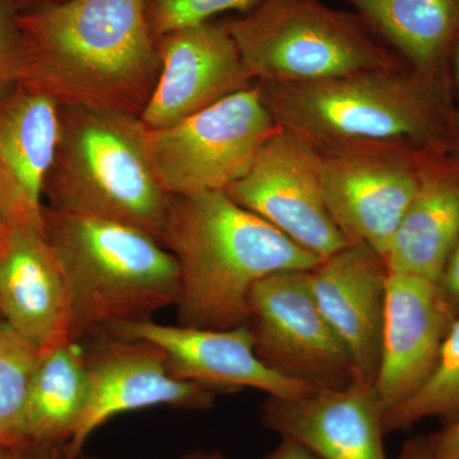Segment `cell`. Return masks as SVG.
Listing matches in <instances>:
<instances>
[{"label": "cell", "mask_w": 459, "mask_h": 459, "mask_svg": "<svg viewBox=\"0 0 459 459\" xmlns=\"http://www.w3.org/2000/svg\"><path fill=\"white\" fill-rule=\"evenodd\" d=\"M20 86L59 107L141 117L157 80V40L144 0H63L18 12Z\"/></svg>", "instance_id": "cell-1"}, {"label": "cell", "mask_w": 459, "mask_h": 459, "mask_svg": "<svg viewBox=\"0 0 459 459\" xmlns=\"http://www.w3.org/2000/svg\"><path fill=\"white\" fill-rule=\"evenodd\" d=\"M161 244L179 265L175 307L184 327L246 325L256 282L280 272L312 271L322 261L225 190L170 195Z\"/></svg>", "instance_id": "cell-2"}, {"label": "cell", "mask_w": 459, "mask_h": 459, "mask_svg": "<svg viewBox=\"0 0 459 459\" xmlns=\"http://www.w3.org/2000/svg\"><path fill=\"white\" fill-rule=\"evenodd\" d=\"M44 230L71 294V341L151 319L179 300L177 259L143 230L47 205Z\"/></svg>", "instance_id": "cell-3"}, {"label": "cell", "mask_w": 459, "mask_h": 459, "mask_svg": "<svg viewBox=\"0 0 459 459\" xmlns=\"http://www.w3.org/2000/svg\"><path fill=\"white\" fill-rule=\"evenodd\" d=\"M45 204L143 230L161 243L169 198L134 115L60 107V135L44 184Z\"/></svg>", "instance_id": "cell-4"}, {"label": "cell", "mask_w": 459, "mask_h": 459, "mask_svg": "<svg viewBox=\"0 0 459 459\" xmlns=\"http://www.w3.org/2000/svg\"><path fill=\"white\" fill-rule=\"evenodd\" d=\"M428 78L397 68L259 86L279 126L318 152L346 148L413 152L440 135L439 110Z\"/></svg>", "instance_id": "cell-5"}, {"label": "cell", "mask_w": 459, "mask_h": 459, "mask_svg": "<svg viewBox=\"0 0 459 459\" xmlns=\"http://www.w3.org/2000/svg\"><path fill=\"white\" fill-rule=\"evenodd\" d=\"M256 83H301L402 68L358 13L320 0H262L226 22Z\"/></svg>", "instance_id": "cell-6"}, {"label": "cell", "mask_w": 459, "mask_h": 459, "mask_svg": "<svg viewBox=\"0 0 459 459\" xmlns=\"http://www.w3.org/2000/svg\"><path fill=\"white\" fill-rule=\"evenodd\" d=\"M279 128L255 83L169 128L148 131V144L165 192L193 195L241 179Z\"/></svg>", "instance_id": "cell-7"}, {"label": "cell", "mask_w": 459, "mask_h": 459, "mask_svg": "<svg viewBox=\"0 0 459 459\" xmlns=\"http://www.w3.org/2000/svg\"><path fill=\"white\" fill-rule=\"evenodd\" d=\"M309 271L273 273L249 296L247 327L263 364L319 389L355 385L351 356L314 299Z\"/></svg>", "instance_id": "cell-8"}, {"label": "cell", "mask_w": 459, "mask_h": 459, "mask_svg": "<svg viewBox=\"0 0 459 459\" xmlns=\"http://www.w3.org/2000/svg\"><path fill=\"white\" fill-rule=\"evenodd\" d=\"M225 192L320 259L350 244L323 197L320 153L281 126L263 144L249 171Z\"/></svg>", "instance_id": "cell-9"}, {"label": "cell", "mask_w": 459, "mask_h": 459, "mask_svg": "<svg viewBox=\"0 0 459 459\" xmlns=\"http://www.w3.org/2000/svg\"><path fill=\"white\" fill-rule=\"evenodd\" d=\"M319 153L323 197L332 220L350 244H365L385 258L421 180L412 151L346 148Z\"/></svg>", "instance_id": "cell-10"}, {"label": "cell", "mask_w": 459, "mask_h": 459, "mask_svg": "<svg viewBox=\"0 0 459 459\" xmlns=\"http://www.w3.org/2000/svg\"><path fill=\"white\" fill-rule=\"evenodd\" d=\"M80 342L84 349L89 398L68 444L74 457L82 455L91 435L120 413L155 406L205 411L220 394L175 377L162 350L147 341L96 336Z\"/></svg>", "instance_id": "cell-11"}, {"label": "cell", "mask_w": 459, "mask_h": 459, "mask_svg": "<svg viewBox=\"0 0 459 459\" xmlns=\"http://www.w3.org/2000/svg\"><path fill=\"white\" fill-rule=\"evenodd\" d=\"M159 80L141 115L148 131H160L253 86L226 23L184 27L157 40Z\"/></svg>", "instance_id": "cell-12"}, {"label": "cell", "mask_w": 459, "mask_h": 459, "mask_svg": "<svg viewBox=\"0 0 459 459\" xmlns=\"http://www.w3.org/2000/svg\"><path fill=\"white\" fill-rule=\"evenodd\" d=\"M101 336L156 344L165 353L175 377L208 386L220 394L252 388L271 397L298 398L319 389L268 369L256 356L247 325L232 329H204L144 319L119 323Z\"/></svg>", "instance_id": "cell-13"}, {"label": "cell", "mask_w": 459, "mask_h": 459, "mask_svg": "<svg viewBox=\"0 0 459 459\" xmlns=\"http://www.w3.org/2000/svg\"><path fill=\"white\" fill-rule=\"evenodd\" d=\"M457 316L439 283L389 273L382 355L374 385L383 413L424 385Z\"/></svg>", "instance_id": "cell-14"}, {"label": "cell", "mask_w": 459, "mask_h": 459, "mask_svg": "<svg viewBox=\"0 0 459 459\" xmlns=\"http://www.w3.org/2000/svg\"><path fill=\"white\" fill-rule=\"evenodd\" d=\"M307 274L319 309L351 356L356 383L376 385L389 279L385 258L365 244H349Z\"/></svg>", "instance_id": "cell-15"}, {"label": "cell", "mask_w": 459, "mask_h": 459, "mask_svg": "<svg viewBox=\"0 0 459 459\" xmlns=\"http://www.w3.org/2000/svg\"><path fill=\"white\" fill-rule=\"evenodd\" d=\"M382 416L376 388L360 383L298 398L268 395L262 406L264 428L323 459H386Z\"/></svg>", "instance_id": "cell-16"}, {"label": "cell", "mask_w": 459, "mask_h": 459, "mask_svg": "<svg viewBox=\"0 0 459 459\" xmlns=\"http://www.w3.org/2000/svg\"><path fill=\"white\" fill-rule=\"evenodd\" d=\"M60 135V107L18 86L0 104V198L8 229L45 232L44 184Z\"/></svg>", "instance_id": "cell-17"}, {"label": "cell", "mask_w": 459, "mask_h": 459, "mask_svg": "<svg viewBox=\"0 0 459 459\" xmlns=\"http://www.w3.org/2000/svg\"><path fill=\"white\" fill-rule=\"evenodd\" d=\"M0 316L40 351L71 341V294L45 232L9 230L0 250Z\"/></svg>", "instance_id": "cell-18"}, {"label": "cell", "mask_w": 459, "mask_h": 459, "mask_svg": "<svg viewBox=\"0 0 459 459\" xmlns=\"http://www.w3.org/2000/svg\"><path fill=\"white\" fill-rule=\"evenodd\" d=\"M459 243V172L422 168L385 256L389 273L440 282Z\"/></svg>", "instance_id": "cell-19"}, {"label": "cell", "mask_w": 459, "mask_h": 459, "mask_svg": "<svg viewBox=\"0 0 459 459\" xmlns=\"http://www.w3.org/2000/svg\"><path fill=\"white\" fill-rule=\"evenodd\" d=\"M89 398L83 344L68 341L42 351L33 371L23 412L27 446H68Z\"/></svg>", "instance_id": "cell-20"}, {"label": "cell", "mask_w": 459, "mask_h": 459, "mask_svg": "<svg viewBox=\"0 0 459 459\" xmlns=\"http://www.w3.org/2000/svg\"><path fill=\"white\" fill-rule=\"evenodd\" d=\"M386 47L430 77L459 35V0H344Z\"/></svg>", "instance_id": "cell-21"}, {"label": "cell", "mask_w": 459, "mask_h": 459, "mask_svg": "<svg viewBox=\"0 0 459 459\" xmlns=\"http://www.w3.org/2000/svg\"><path fill=\"white\" fill-rule=\"evenodd\" d=\"M428 418L442 419L444 425L459 419V316L424 385L397 407L383 413V431L407 430Z\"/></svg>", "instance_id": "cell-22"}, {"label": "cell", "mask_w": 459, "mask_h": 459, "mask_svg": "<svg viewBox=\"0 0 459 459\" xmlns=\"http://www.w3.org/2000/svg\"><path fill=\"white\" fill-rule=\"evenodd\" d=\"M40 350L18 336L7 325L0 327V444L23 449V412L30 382L40 360Z\"/></svg>", "instance_id": "cell-23"}, {"label": "cell", "mask_w": 459, "mask_h": 459, "mask_svg": "<svg viewBox=\"0 0 459 459\" xmlns=\"http://www.w3.org/2000/svg\"><path fill=\"white\" fill-rule=\"evenodd\" d=\"M262 0H144L148 22L156 40L184 27L210 22L226 12H247Z\"/></svg>", "instance_id": "cell-24"}, {"label": "cell", "mask_w": 459, "mask_h": 459, "mask_svg": "<svg viewBox=\"0 0 459 459\" xmlns=\"http://www.w3.org/2000/svg\"><path fill=\"white\" fill-rule=\"evenodd\" d=\"M14 0H0V104L20 86L22 38L17 25Z\"/></svg>", "instance_id": "cell-25"}, {"label": "cell", "mask_w": 459, "mask_h": 459, "mask_svg": "<svg viewBox=\"0 0 459 459\" xmlns=\"http://www.w3.org/2000/svg\"><path fill=\"white\" fill-rule=\"evenodd\" d=\"M428 437L437 458L459 459V419Z\"/></svg>", "instance_id": "cell-26"}, {"label": "cell", "mask_w": 459, "mask_h": 459, "mask_svg": "<svg viewBox=\"0 0 459 459\" xmlns=\"http://www.w3.org/2000/svg\"><path fill=\"white\" fill-rule=\"evenodd\" d=\"M439 285L459 316V243L446 264Z\"/></svg>", "instance_id": "cell-27"}, {"label": "cell", "mask_w": 459, "mask_h": 459, "mask_svg": "<svg viewBox=\"0 0 459 459\" xmlns=\"http://www.w3.org/2000/svg\"><path fill=\"white\" fill-rule=\"evenodd\" d=\"M262 459H323L312 449L290 437H281V442L273 451Z\"/></svg>", "instance_id": "cell-28"}, {"label": "cell", "mask_w": 459, "mask_h": 459, "mask_svg": "<svg viewBox=\"0 0 459 459\" xmlns=\"http://www.w3.org/2000/svg\"><path fill=\"white\" fill-rule=\"evenodd\" d=\"M398 459H440L435 455L427 437H413L402 446Z\"/></svg>", "instance_id": "cell-29"}, {"label": "cell", "mask_w": 459, "mask_h": 459, "mask_svg": "<svg viewBox=\"0 0 459 459\" xmlns=\"http://www.w3.org/2000/svg\"><path fill=\"white\" fill-rule=\"evenodd\" d=\"M68 446H27L23 448V459H75Z\"/></svg>", "instance_id": "cell-30"}, {"label": "cell", "mask_w": 459, "mask_h": 459, "mask_svg": "<svg viewBox=\"0 0 459 459\" xmlns=\"http://www.w3.org/2000/svg\"><path fill=\"white\" fill-rule=\"evenodd\" d=\"M451 56L453 57V75H455V96H457V123L459 124V35L457 40L455 42Z\"/></svg>", "instance_id": "cell-31"}, {"label": "cell", "mask_w": 459, "mask_h": 459, "mask_svg": "<svg viewBox=\"0 0 459 459\" xmlns=\"http://www.w3.org/2000/svg\"><path fill=\"white\" fill-rule=\"evenodd\" d=\"M63 0H14L17 12L30 11V9L45 7V5L56 4Z\"/></svg>", "instance_id": "cell-32"}, {"label": "cell", "mask_w": 459, "mask_h": 459, "mask_svg": "<svg viewBox=\"0 0 459 459\" xmlns=\"http://www.w3.org/2000/svg\"><path fill=\"white\" fill-rule=\"evenodd\" d=\"M75 459H102L96 457H89V455H84L83 453L81 455H78ZM180 459H228L226 455H223L222 452L212 451V452H195L190 453V455H184L183 458Z\"/></svg>", "instance_id": "cell-33"}, {"label": "cell", "mask_w": 459, "mask_h": 459, "mask_svg": "<svg viewBox=\"0 0 459 459\" xmlns=\"http://www.w3.org/2000/svg\"><path fill=\"white\" fill-rule=\"evenodd\" d=\"M0 459H23V449L12 448L0 444Z\"/></svg>", "instance_id": "cell-34"}, {"label": "cell", "mask_w": 459, "mask_h": 459, "mask_svg": "<svg viewBox=\"0 0 459 459\" xmlns=\"http://www.w3.org/2000/svg\"><path fill=\"white\" fill-rule=\"evenodd\" d=\"M9 234L7 220H5L4 210H3L2 198H0V238L5 240Z\"/></svg>", "instance_id": "cell-35"}, {"label": "cell", "mask_w": 459, "mask_h": 459, "mask_svg": "<svg viewBox=\"0 0 459 459\" xmlns=\"http://www.w3.org/2000/svg\"><path fill=\"white\" fill-rule=\"evenodd\" d=\"M452 168L459 172V150L455 152V157H453Z\"/></svg>", "instance_id": "cell-36"}, {"label": "cell", "mask_w": 459, "mask_h": 459, "mask_svg": "<svg viewBox=\"0 0 459 459\" xmlns=\"http://www.w3.org/2000/svg\"><path fill=\"white\" fill-rule=\"evenodd\" d=\"M5 240H7V238H5ZM5 240H2V238H0V250H2L3 246H4Z\"/></svg>", "instance_id": "cell-37"}, {"label": "cell", "mask_w": 459, "mask_h": 459, "mask_svg": "<svg viewBox=\"0 0 459 459\" xmlns=\"http://www.w3.org/2000/svg\"><path fill=\"white\" fill-rule=\"evenodd\" d=\"M4 325V320H3L2 316H0V327Z\"/></svg>", "instance_id": "cell-38"}]
</instances>
